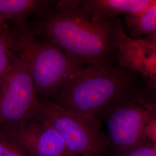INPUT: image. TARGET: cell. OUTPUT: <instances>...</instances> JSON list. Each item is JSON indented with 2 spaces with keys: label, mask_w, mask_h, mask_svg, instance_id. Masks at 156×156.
<instances>
[{
  "label": "cell",
  "mask_w": 156,
  "mask_h": 156,
  "mask_svg": "<svg viewBox=\"0 0 156 156\" xmlns=\"http://www.w3.org/2000/svg\"><path fill=\"white\" fill-rule=\"evenodd\" d=\"M125 32L131 38L140 39L156 33V0L144 11L125 16Z\"/></svg>",
  "instance_id": "8fae6325"
},
{
  "label": "cell",
  "mask_w": 156,
  "mask_h": 156,
  "mask_svg": "<svg viewBox=\"0 0 156 156\" xmlns=\"http://www.w3.org/2000/svg\"><path fill=\"white\" fill-rule=\"evenodd\" d=\"M12 66V55L2 28L0 29V89Z\"/></svg>",
  "instance_id": "7c38bea8"
},
{
  "label": "cell",
  "mask_w": 156,
  "mask_h": 156,
  "mask_svg": "<svg viewBox=\"0 0 156 156\" xmlns=\"http://www.w3.org/2000/svg\"><path fill=\"white\" fill-rule=\"evenodd\" d=\"M11 52V69L0 89V130L15 129L33 118L39 101L26 62Z\"/></svg>",
  "instance_id": "8992f818"
},
{
  "label": "cell",
  "mask_w": 156,
  "mask_h": 156,
  "mask_svg": "<svg viewBox=\"0 0 156 156\" xmlns=\"http://www.w3.org/2000/svg\"><path fill=\"white\" fill-rule=\"evenodd\" d=\"M140 78L136 73L118 66H86L49 101L69 111L101 120Z\"/></svg>",
  "instance_id": "7a4b0ae2"
},
{
  "label": "cell",
  "mask_w": 156,
  "mask_h": 156,
  "mask_svg": "<svg viewBox=\"0 0 156 156\" xmlns=\"http://www.w3.org/2000/svg\"><path fill=\"white\" fill-rule=\"evenodd\" d=\"M140 39L145 40V41L156 48V33Z\"/></svg>",
  "instance_id": "2e32d148"
},
{
  "label": "cell",
  "mask_w": 156,
  "mask_h": 156,
  "mask_svg": "<svg viewBox=\"0 0 156 156\" xmlns=\"http://www.w3.org/2000/svg\"><path fill=\"white\" fill-rule=\"evenodd\" d=\"M109 156H156V147L151 140L145 137L133 147Z\"/></svg>",
  "instance_id": "5bb4252c"
},
{
  "label": "cell",
  "mask_w": 156,
  "mask_h": 156,
  "mask_svg": "<svg viewBox=\"0 0 156 156\" xmlns=\"http://www.w3.org/2000/svg\"><path fill=\"white\" fill-rule=\"evenodd\" d=\"M34 117L49 124L76 156H108L110 145L99 119L79 114L39 99Z\"/></svg>",
  "instance_id": "5b68a950"
},
{
  "label": "cell",
  "mask_w": 156,
  "mask_h": 156,
  "mask_svg": "<svg viewBox=\"0 0 156 156\" xmlns=\"http://www.w3.org/2000/svg\"><path fill=\"white\" fill-rule=\"evenodd\" d=\"M0 156H30L6 131L0 130Z\"/></svg>",
  "instance_id": "4fadbf2b"
},
{
  "label": "cell",
  "mask_w": 156,
  "mask_h": 156,
  "mask_svg": "<svg viewBox=\"0 0 156 156\" xmlns=\"http://www.w3.org/2000/svg\"><path fill=\"white\" fill-rule=\"evenodd\" d=\"M154 0H79L80 8L90 16L116 19L144 11Z\"/></svg>",
  "instance_id": "9c48e42d"
},
{
  "label": "cell",
  "mask_w": 156,
  "mask_h": 156,
  "mask_svg": "<svg viewBox=\"0 0 156 156\" xmlns=\"http://www.w3.org/2000/svg\"><path fill=\"white\" fill-rule=\"evenodd\" d=\"M156 119V90L140 78L101 120L110 145L109 156L144 140L146 128Z\"/></svg>",
  "instance_id": "277c9868"
},
{
  "label": "cell",
  "mask_w": 156,
  "mask_h": 156,
  "mask_svg": "<svg viewBox=\"0 0 156 156\" xmlns=\"http://www.w3.org/2000/svg\"><path fill=\"white\" fill-rule=\"evenodd\" d=\"M34 17L30 26L37 35L62 50L81 66H116L122 23L119 18L91 16L78 0L55 2Z\"/></svg>",
  "instance_id": "6da1fadb"
},
{
  "label": "cell",
  "mask_w": 156,
  "mask_h": 156,
  "mask_svg": "<svg viewBox=\"0 0 156 156\" xmlns=\"http://www.w3.org/2000/svg\"><path fill=\"white\" fill-rule=\"evenodd\" d=\"M50 0H0V29L8 23L25 24L51 5Z\"/></svg>",
  "instance_id": "30bf717a"
},
{
  "label": "cell",
  "mask_w": 156,
  "mask_h": 156,
  "mask_svg": "<svg viewBox=\"0 0 156 156\" xmlns=\"http://www.w3.org/2000/svg\"><path fill=\"white\" fill-rule=\"evenodd\" d=\"M9 49L26 62L39 99L50 100L83 66L34 31L30 25L14 23L2 27Z\"/></svg>",
  "instance_id": "3957f363"
},
{
  "label": "cell",
  "mask_w": 156,
  "mask_h": 156,
  "mask_svg": "<svg viewBox=\"0 0 156 156\" xmlns=\"http://www.w3.org/2000/svg\"><path fill=\"white\" fill-rule=\"evenodd\" d=\"M145 137L151 140L156 147V119L153 121L146 128Z\"/></svg>",
  "instance_id": "9a60e30c"
},
{
  "label": "cell",
  "mask_w": 156,
  "mask_h": 156,
  "mask_svg": "<svg viewBox=\"0 0 156 156\" xmlns=\"http://www.w3.org/2000/svg\"><path fill=\"white\" fill-rule=\"evenodd\" d=\"M116 66L138 75L156 90V48L142 39H134L120 26Z\"/></svg>",
  "instance_id": "ba28073f"
},
{
  "label": "cell",
  "mask_w": 156,
  "mask_h": 156,
  "mask_svg": "<svg viewBox=\"0 0 156 156\" xmlns=\"http://www.w3.org/2000/svg\"><path fill=\"white\" fill-rule=\"evenodd\" d=\"M6 131L30 156H76L49 124L33 117L20 126Z\"/></svg>",
  "instance_id": "52a82bcc"
}]
</instances>
